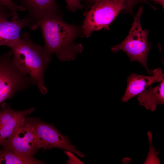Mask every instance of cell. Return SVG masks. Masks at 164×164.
<instances>
[{
    "instance_id": "6da1fadb",
    "label": "cell",
    "mask_w": 164,
    "mask_h": 164,
    "mask_svg": "<svg viewBox=\"0 0 164 164\" xmlns=\"http://www.w3.org/2000/svg\"><path fill=\"white\" fill-rule=\"evenodd\" d=\"M37 23L44 39V52L48 56L55 53L61 61L72 60L83 50L82 45L75 42L84 36L81 26L66 23L60 13L44 17Z\"/></svg>"
},
{
    "instance_id": "7a4b0ae2",
    "label": "cell",
    "mask_w": 164,
    "mask_h": 164,
    "mask_svg": "<svg viewBox=\"0 0 164 164\" xmlns=\"http://www.w3.org/2000/svg\"><path fill=\"white\" fill-rule=\"evenodd\" d=\"M9 48L13 59L19 68L29 76L41 93L46 94L44 73L51 58L44 53L43 46L34 43L28 32H23Z\"/></svg>"
},
{
    "instance_id": "3957f363",
    "label": "cell",
    "mask_w": 164,
    "mask_h": 164,
    "mask_svg": "<svg viewBox=\"0 0 164 164\" xmlns=\"http://www.w3.org/2000/svg\"><path fill=\"white\" fill-rule=\"evenodd\" d=\"M143 7L140 6L135 16L129 33L124 40L120 44L111 47L114 53L121 50L128 56L131 62L138 61L145 68L149 74H152L147 66L148 55L151 49L150 42L148 39V29H143L140 18Z\"/></svg>"
},
{
    "instance_id": "277c9868",
    "label": "cell",
    "mask_w": 164,
    "mask_h": 164,
    "mask_svg": "<svg viewBox=\"0 0 164 164\" xmlns=\"http://www.w3.org/2000/svg\"><path fill=\"white\" fill-rule=\"evenodd\" d=\"M89 9L84 13L81 26L84 36L89 37L94 31L108 30L119 13L125 12L123 2L115 0H94L89 2Z\"/></svg>"
},
{
    "instance_id": "5b68a950",
    "label": "cell",
    "mask_w": 164,
    "mask_h": 164,
    "mask_svg": "<svg viewBox=\"0 0 164 164\" xmlns=\"http://www.w3.org/2000/svg\"><path fill=\"white\" fill-rule=\"evenodd\" d=\"M33 83L15 62L12 51L0 56V104Z\"/></svg>"
},
{
    "instance_id": "8992f818",
    "label": "cell",
    "mask_w": 164,
    "mask_h": 164,
    "mask_svg": "<svg viewBox=\"0 0 164 164\" xmlns=\"http://www.w3.org/2000/svg\"><path fill=\"white\" fill-rule=\"evenodd\" d=\"M26 119L31 125L41 148H57L74 152L80 157L85 156L71 144L67 136L62 134L53 125L38 118L26 117Z\"/></svg>"
},
{
    "instance_id": "52a82bcc",
    "label": "cell",
    "mask_w": 164,
    "mask_h": 164,
    "mask_svg": "<svg viewBox=\"0 0 164 164\" xmlns=\"http://www.w3.org/2000/svg\"><path fill=\"white\" fill-rule=\"evenodd\" d=\"M3 149L33 156L40 149L36 134L26 118L14 133L0 145Z\"/></svg>"
},
{
    "instance_id": "ba28073f",
    "label": "cell",
    "mask_w": 164,
    "mask_h": 164,
    "mask_svg": "<svg viewBox=\"0 0 164 164\" xmlns=\"http://www.w3.org/2000/svg\"><path fill=\"white\" fill-rule=\"evenodd\" d=\"M12 15L11 12L0 13V46L9 47L20 38L22 29L28 28L35 30L38 26L36 21L28 14L15 21L8 20Z\"/></svg>"
},
{
    "instance_id": "9c48e42d",
    "label": "cell",
    "mask_w": 164,
    "mask_h": 164,
    "mask_svg": "<svg viewBox=\"0 0 164 164\" xmlns=\"http://www.w3.org/2000/svg\"><path fill=\"white\" fill-rule=\"evenodd\" d=\"M0 109V145L22 124L26 117L34 111V107L15 111L6 103L2 104Z\"/></svg>"
},
{
    "instance_id": "30bf717a",
    "label": "cell",
    "mask_w": 164,
    "mask_h": 164,
    "mask_svg": "<svg viewBox=\"0 0 164 164\" xmlns=\"http://www.w3.org/2000/svg\"><path fill=\"white\" fill-rule=\"evenodd\" d=\"M151 71L152 75L151 76L131 73L127 78V86L121 98L122 102H127L152 84L160 83L164 80V74L161 68L158 67Z\"/></svg>"
},
{
    "instance_id": "8fae6325",
    "label": "cell",
    "mask_w": 164,
    "mask_h": 164,
    "mask_svg": "<svg viewBox=\"0 0 164 164\" xmlns=\"http://www.w3.org/2000/svg\"><path fill=\"white\" fill-rule=\"evenodd\" d=\"M23 7L37 22L48 15L60 13L59 6L56 0H12Z\"/></svg>"
},
{
    "instance_id": "7c38bea8",
    "label": "cell",
    "mask_w": 164,
    "mask_h": 164,
    "mask_svg": "<svg viewBox=\"0 0 164 164\" xmlns=\"http://www.w3.org/2000/svg\"><path fill=\"white\" fill-rule=\"evenodd\" d=\"M137 96L141 105L152 111H154L158 104H164V80L156 87L150 86Z\"/></svg>"
},
{
    "instance_id": "4fadbf2b",
    "label": "cell",
    "mask_w": 164,
    "mask_h": 164,
    "mask_svg": "<svg viewBox=\"0 0 164 164\" xmlns=\"http://www.w3.org/2000/svg\"><path fill=\"white\" fill-rule=\"evenodd\" d=\"M43 161L29 156L0 148V164H41Z\"/></svg>"
},
{
    "instance_id": "5bb4252c",
    "label": "cell",
    "mask_w": 164,
    "mask_h": 164,
    "mask_svg": "<svg viewBox=\"0 0 164 164\" xmlns=\"http://www.w3.org/2000/svg\"><path fill=\"white\" fill-rule=\"evenodd\" d=\"M0 2L6 6L10 10L12 15V21L19 20L20 19L18 12L25 10L23 7L17 5L12 0H0Z\"/></svg>"
},
{
    "instance_id": "9a60e30c",
    "label": "cell",
    "mask_w": 164,
    "mask_h": 164,
    "mask_svg": "<svg viewBox=\"0 0 164 164\" xmlns=\"http://www.w3.org/2000/svg\"><path fill=\"white\" fill-rule=\"evenodd\" d=\"M89 2L94 0H87ZM122 2L125 6V12L132 14V9L134 7L139 3L146 4L150 6L153 9L156 10V7L153 5L148 0H115Z\"/></svg>"
},
{
    "instance_id": "2e32d148",
    "label": "cell",
    "mask_w": 164,
    "mask_h": 164,
    "mask_svg": "<svg viewBox=\"0 0 164 164\" xmlns=\"http://www.w3.org/2000/svg\"><path fill=\"white\" fill-rule=\"evenodd\" d=\"M66 8L70 11L75 12L78 10H81L83 7L81 2L84 0H65Z\"/></svg>"
},
{
    "instance_id": "e0dca14e",
    "label": "cell",
    "mask_w": 164,
    "mask_h": 164,
    "mask_svg": "<svg viewBox=\"0 0 164 164\" xmlns=\"http://www.w3.org/2000/svg\"><path fill=\"white\" fill-rule=\"evenodd\" d=\"M64 152L69 158V160L67 162L68 164H84L70 151H65Z\"/></svg>"
},
{
    "instance_id": "ac0fdd59",
    "label": "cell",
    "mask_w": 164,
    "mask_h": 164,
    "mask_svg": "<svg viewBox=\"0 0 164 164\" xmlns=\"http://www.w3.org/2000/svg\"><path fill=\"white\" fill-rule=\"evenodd\" d=\"M11 12L9 9L5 5L0 2V13Z\"/></svg>"
},
{
    "instance_id": "d6986e66",
    "label": "cell",
    "mask_w": 164,
    "mask_h": 164,
    "mask_svg": "<svg viewBox=\"0 0 164 164\" xmlns=\"http://www.w3.org/2000/svg\"><path fill=\"white\" fill-rule=\"evenodd\" d=\"M155 4H158L160 5L164 8V0H152Z\"/></svg>"
},
{
    "instance_id": "ffe728a7",
    "label": "cell",
    "mask_w": 164,
    "mask_h": 164,
    "mask_svg": "<svg viewBox=\"0 0 164 164\" xmlns=\"http://www.w3.org/2000/svg\"><path fill=\"white\" fill-rule=\"evenodd\" d=\"M1 109H0V115L1 114Z\"/></svg>"
}]
</instances>
